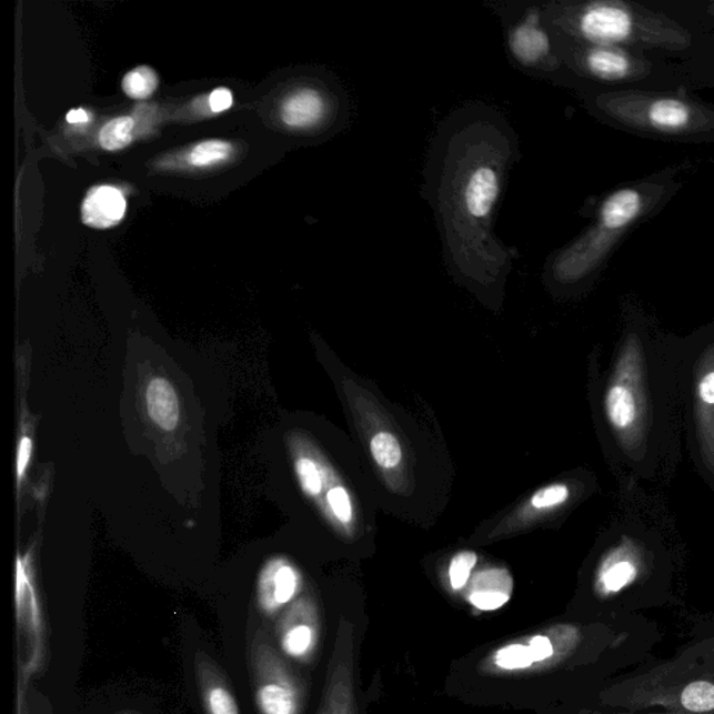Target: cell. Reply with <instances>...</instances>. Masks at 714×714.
<instances>
[{"mask_svg":"<svg viewBox=\"0 0 714 714\" xmlns=\"http://www.w3.org/2000/svg\"><path fill=\"white\" fill-rule=\"evenodd\" d=\"M683 346H653L640 334L621 342L603 396V412L621 461L654 474L672 452L681 395Z\"/></svg>","mask_w":714,"mask_h":714,"instance_id":"6da1fadb","label":"cell"},{"mask_svg":"<svg viewBox=\"0 0 714 714\" xmlns=\"http://www.w3.org/2000/svg\"><path fill=\"white\" fill-rule=\"evenodd\" d=\"M620 712L714 713V637L694 643L668 661H652L620 675L606 690Z\"/></svg>","mask_w":714,"mask_h":714,"instance_id":"7a4b0ae2","label":"cell"},{"mask_svg":"<svg viewBox=\"0 0 714 714\" xmlns=\"http://www.w3.org/2000/svg\"><path fill=\"white\" fill-rule=\"evenodd\" d=\"M681 395L696 463L714 484V340L683 346Z\"/></svg>","mask_w":714,"mask_h":714,"instance_id":"3957f363","label":"cell"},{"mask_svg":"<svg viewBox=\"0 0 714 714\" xmlns=\"http://www.w3.org/2000/svg\"><path fill=\"white\" fill-rule=\"evenodd\" d=\"M250 675L260 714H302L304 685L272 643L264 626L250 642Z\"/></svg>","mask_w":714,"mask_h":714,"instance_id":"277c9868","label":"cell"},{"mask_svg":"<svg viewBox=\"0 0 714 714\" xmlns=\"http://www.w3.org/2000/svg\"><path fill=\"white\" fill-rule=\"evenodd\" d=\"M653 569L646 547L634 536L625 534L599 561L594 572V593L603 602L617 603L619 617L640 615L637 612L643 607L636 592H643Z\"/></svg>","mask_w":714,"mask_h":714,"instance_id":"5b68a950","label":"cell"},{"mask_svg":"<svg viewBox=\"0 0 714 714\" xmlns=\"http://www.w3.org/2000/svg\"><path fill=\"white\" fill-rule=\"evenodd\" d=\"M354 647V626L351 621L342 619L338 624L318 714H358Z\"/></svg>","mask_w":714,"mask_h":714,"instance_id":"8992f818","label":"cell"},{"mask_svg":"<svg viewBox=\"0 0 714 714\" xmlns=\"http://www.w3.org/2000/svg\"><path fill=\"white\" fill-rule=\"evenodd\" d=\"M501 183L500 169L492 162H479L467 169L457 194L466 221L476 225L489 222L499 203Z\"/></svg>","mask_w":714,"mask_h":714,"instance_id":"52a82bcc","label":"cell"},{"mask_svg":"<svg viewBox=\"0 0 714 714\" xmlns=\"http://www.w3.org/2000/svg\"><path fill=\"white\" fill-rule=\"evenodd\" d=\"M276 637L286 656L306 661L318 646L320 620L318 610L309 601L293 604L276 624Z\"/></svg>","mask_w":714,"mask_h":714,"instance_id":"ba28073f","label":"cell"},{"mask_svg":"<svg viewBox=\"0 0 714 714\" xmlns=\"http://www.w3.org/2000/svg\"><path fill=\"white\" fill-rule=\"evenodd\" d=\"M194 672L207 714H241L225 673L209 653H195Z\"/></svg>","mask_w":714,"mask_h":714,"instance_id":"9c48e42d","label":"cell"},{"mask_svg":"<svg viewBox=\"0 0 714 714\" xmlns=\"http://www.w3.org/2000/svg\"><path fill=\"white\" fill-rule=\"evenodd\" d=\"M509 47L523 68H536L550 53V38L543 29L539 14L529 13L511 30Z\"/></svg>","mask_w":714,"mask_h":714,"instance_id":"30bf717a","label":"cell"},{"mask_svg":"<svg viewBox=\"0 0 714 714\" xmlns=\"http://www.w3.org/2000/svg\"><path fill=\"white\" fill-rule=\"evenodd\" d=\"M632 19L623 9L596 7L589 9L581 19L582 34L596 43H615L628 38Z\"/></svg>","mask_w":714,"mask_h":714,"instance_id":"8fae6325","label":"cell"},{"mask_svg":"<svg viewBox=\"0 0 714 714\" xmlns=\"http://www.w3.org/2000/svg\"><path fill=\"white\" fill-rule=\"evenodd\" d=\"M127 212V200L121 190L112 187L92 188L81 207V217L87 227L108 229L117 227Z\"/></svg>","mask_w":714,"mask_h":714,"instance_id":"7c38bea8","label":"cell"},{"mask_svg":"<svg viewBox=\"0 0 714 714\" xmlns=\"http://www.w3.org/2000/svg\"><path fill=\"white\" fill-rule=\"evenodd\" d=\"M329 112V100L319 90L302 89L283 102L281 118L289 128L312 129L324 122Z\"/></svg>","mask_w":714,"mask_h":714,"instance_id":"4fadbf2b","label":"cell"},{"mask_svg":"<svg viewBox=\"0 0 714 714\" xmlns=\"http://www.w3.org/2000/svg\"><path fill=\"white\" fill-rule=\"evenodd\" d=\"M145 401L150 416L158 426L168 432L177 429L181 409H179L177 392L168 380L161 378L152 380L145 392Z\"/></svg>","mask_w":714,"mask_h":714,"instance_id":"5bb4252c","label":"cell"},{"mask_svg":"<svg viewBox=\"0 0 714 714\" xmlns=\"http://www.w3.org/2000/svg\"><path fill=\"white\" fill-rule=\"evenodd\" d=\"M298 591V575L291 566L282 565L274 574L260 583V607L267 614H274L291 602Z\"/></svg>","mask_w":714,"mask_h":714,"instance_id":"9a60e30c","label":"cell"},{"mask_svg":"<svg viewBox=\"0 0 714 714\" xmlns=\"http://www.w3.org/2000/svg\"><path fill=\"white\" fill-rule=\"evenodd\" d=\"M641 195L634 190H621L604 203L602 209V223L604 228L615 229L624 228L641 211Z\"/></svg>","mask_w":714,"mask_h":714,"instance_id":"2e32d148","label":"cell"},{"mask_svg":"<svg viewBox=\"0 0 714 714\" xmlns=\"http://www.w3.org/2000/svg\"><path fill=\"white\" fill-rule=\"evenodd\" d=\"M587 67L597 78L617 80L628 74L630 62L623 54L607 49H596L589 53Z\"/></svg>","mask_w":714,"mask_h":714,"instance_id":"e0dca14e","label":"cell"},{"mask_svg":"<svg viewBox=\"0 0 714 714\" xmlns=\"http://www.w3.org/2000/svg\"><path fill=\"white\" fill-rule=\"evenodd\" d=\"M648 118L656 128L675 130L688 122L690 109L680 101L662 100L653 103Z\"/></svg>","mask_w":714,"mask_h":714,"instance_id":"ac0fdd59","label":"cell"},{"mask_svg":"<svg viewBox=\"0 0 714 714\" xmlns=\"http://www.w3.org/2000/svg\"><path fill=\"white\" fill-rule=\"evenodd\" d=\"M134 121L132 118L122 117L113 119L100 132V144L103 150L118 151L124 149L133 141Z\"/></svg>","mask_w":714,"mask_h":714,"instance_id":"d6986e66","label":"cell"},{"mask_svg":"<svg viewBox=\"0 0 714 714\" xmlns=\"http://www.w3.org/2000/svg\"><path fill=\"white\" fill-rule=\"evenodd\" d=\"M122 87L130 98L145 100L157 90L158 76L151 68L140 67L124 76Z\"/></svg>","mask_w":714,"mask_h":714,"instance_id":"ffe728a7","label":"cell"},{"mask_svg":"<svg viewBox=\"0 0 714 714\" xmlns=\"http://www.w3.org/2000/svg\"><path fill=\"white\" fill-rule=\"evenodd\" d=\"M493 662L499 668L515 672V670L531 668L534 664V658L529 645L512 643V645L501 647L494 654Z\"/></svg>","mask_w":714,"mask_h":714,"instance_id":"44dd1931","label":"cell"},{"mask_svg":"<svg viewBox=\"0 0 714 714\" xmlns=\"http://www.w3.org/2000/svg\"><path fill=\"white\" fill-rule=\"evenodd\" d=\"M231 152L232 147L227 143V141H203V143L195 145L193 151L190 152L189 161L194 167H209L212 165V163L228 160Z\"/></svg>","mask_w":714,"mask_h":714,"instance_id":"7402d4cb","label":"cell"},{"mask_svg":"<svg viewBox=\"0 0 714 714\" xmlns=\"http://www.w3.org/2000/svg\"><path fill=\"white\" fill-rule=\"evenodd\" d=\"M370 449H372L373 457L380 466L395 467L402 460L401 445L391 433L375 434Z\"/></svg>","mask_w":714,"mask_h":714,"instance_id":"603a6c76","label":"cell"},{"mask_svg":"<svg viewBox=\"0 0 714 714\" xmlns=\"http://www.w3.org/2000/svg\"><path fill=\"white\" fill-rule=\"evenodd\" d=\"M477 563V555L472 552L456 554L450 565V582L452 589L460 591L466 585L474 565Z\"/></svg>","mask_w":714,"mask_h":714,"instance_id":"cb8c5ba5","label":"cell"},{"mask_svg":"<svg viewBox=\"0 0 714 714\" xmlns=\"http://www.w3.org/2000/svg\"><path fill=\"white\" fill-rule=\"evenodd\" d=\"M569 497L570 490L565 484H553V486L539 490L533 495L532 505L537 510L552 509V506L564 504Z\"/></svg>","mask_w":714,"mask_h":714,"instance_id":"d4e9b609","label":"cell"},{"mask_svg":"<svg viewBox=\"0 0 714 714\" xmlns=\"http://www.w3.org/2000/svg\"><path fill=\"white\" fill-rule=\"evenodd\" d=\"M510 601V593L504 591H494V589H479L471 594V603L474 607L483 612H492L503 607Z\"/></svg>","mask_w":714,"mask_h":714,"instance_id":"484cf974","label":"cell"},{"mask_svg":"<svg viewBox=\"0 0 714 714\" xmlns=\"http://www.w3.org/2000/svg\"><path fill=\"white\" fill-rule=\"evenodd\" d=\"M298 473L304 492L312 495H318L321 492V476L313 461L308 460V457L299 460Z\"/></svg>","mask_w":714,"mask_h":714,"instance_id":"4316f807","label":"cell"},{"mask_svg":"<svg viewBox=\"0 0 714 714\" xmlns=\"http://www.w3.org/2000/svg\"><path fill=\"white\" fill-rule=\"evenodd\" d=\"M329 503L338 520L348 522L352 517V504L345 489L334 487L329 492Z\"/></svg>","mask_w":714,"mask_h":714,"instance_id":"83f0119b","label":"cell"},{"mask_svg":"<svg viewBox=\"0 0 714 714\" xmlns=\"http://www.w3.org/2000/svg\"><path fill=\"white\" fill-rule=\"evenodd\" d=\"M233 103V97L228 89H218L210 95V107L215 113L227 111Z\"/></svg>","mask_w":714,"mask_h":714,"instance_id":"f1b7e54d","label":"cell"},{"mask_svg":"<svg viewBox=\"0 0 714 714\" xmlns=\"http://www.w3.org/2000/svg\"><path fill=\"white\" fill-rule=\"evenodd\" d=\"M32 444L29 438H23L20 440L19 454H18V477L21 481L26 472L27 465H29L31 456Z\"/></svg>","mask_w":714,"mask_h":714,"instance_id":"f546056e","label":"cell"},{"mask_svg":"<svg viewBox=\"0 0 714 714\" xmlns=\"http://www.w3.org/2000/svg\"><path fill=\"white\" fill-rule=\"evenodd\" d=\"M67 121L72 124H83L90 121V117L83 109H73L68 113Z\"/></svg>","mask_w":714,"mask_h":714,"instance_id":"4dcf8cb0","label":"cell"},{"mask_svg":"<svg viewBox=\"0 0 714 714\" xmlns=\"http://www.w3.org/2000/svg\"><path fill=\"white\" fill-rule=\"evenodd\" d=\"M596 714H635V713L617 712V713H596Z\"/></svg>","mask_w":714,"mask_h":714,"instance_id":"1f68e13d","label":"cell"}]
</instances>
